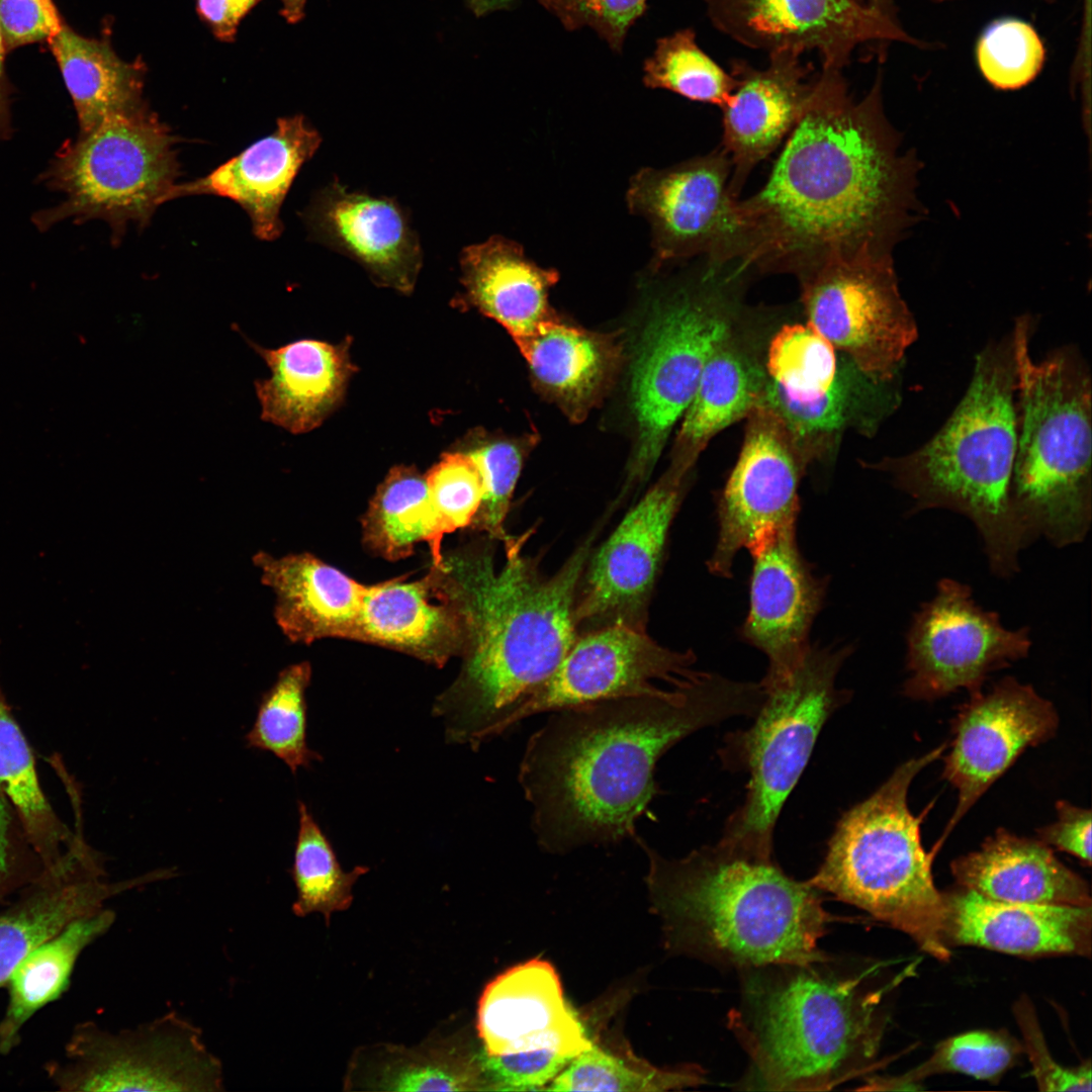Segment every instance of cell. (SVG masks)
Wrapping results in <instances>:
<instances>
[{
	"mask_svg": "<svg viewBox=\"0 0 1092 1092\" xmlns=\"http://www.w3.org/2000/svg\"><path fill=\"white\" fill-rule=\"evenodd\" d=\"M177 142L147 105L105 117L65 145L41 174L65 198L36 212L33 222L43 231L67 219H102L117 243L128 221L143 228L168 202L179 175Z\"/></svg>",
	"mask_w": 1092,
	"mask_h": 1092,
	"instance_id": "11",
	"label": "cell"
},
{
	"mask_svg": "<svg viewBox=\"0 0 1092 1092\" xmlns=\"http://www.w3.org/2000/svg\"><path fill=\"white\" fill-rule=\"evenodd\" d=\"M517 346L536 382L576 421L609 387L620 359L614 338L566 325L558 317Z\"/></svg>",
	"mask_w": 1092,
	"mask_h": 1092,
	"instance_id": "35",
	"label": "cell"
},
{
	"mask_svg": "<svg viewBox=\"0 0 1092 1092\" xmlns=\"http://www.w3.org/2000/svg\"><path fill=\"white\" fill-rule=\"evenodd\" d=\"M48 43L73 100L80 133L109 115L130 113L146 105L145 64L124 61L108 39L86 37L64 23Z\"/></svg>",
	"mask_w": 1092,
	"mask_h": 1092,
	"instance_id": "36",
	"label": "cell"
},
{
	"mask_svg": "<svg viewBox=\"0 0 1092 1092\" xmlns=\"http://www.w3.org/2000/svg\"><path fill=\"white\" fill-rule=\"evenodd\" d=\"M880 82L859 101L842 70L821 67L765 183L740 199L743 263L796 276L832 256L891 255L913 218L916 169L899 153Z\"/></svg>",
	"mask_w": 1092,
	"mask_h": 1092,
	"instance_id": "1",
	"label": "cell"
},
{
	"mask_svg": "<svg viewBox=\"0 0 1092 1092\" xmlns=\"http://www.w3.org/2000/svg\"><path fill=\"white\" fill-rule=\"evenodd\" d=\"M810 324L781 327L768 340L764 365L770 380L798 400H810L832 385L839 357Z\"/></svg>",
	"mask_w": 1092,
	"mask_h": 1092,
	"instance_id": "45",
	"label": "cell"
},
{
	"mask_svg": "<svg viewBox=\"0 0 1092 1092\" xmlns=\"http://www.w3.org/2000/svg\"><path fill=\"white\" fill-rule=\"evenodd\" d=\"M1031 318L1015 321L1017 447L1013 507L1032 539L1057 547L1082 542L1092 519L1091 377L1074 348L1034 361Z\"/></svg>",
	"mask_w": 1092,
	"mask_h": 1092,
	"instance_id": "7",
	"label": "cell"
},
{
	"mask_svg": "<svg viewBox=\"0 0 1092 1092\" xmlns=\"http://www.w3.org/2000/svg\"><path fill=\"white\" fill-rule=\"evenodd\" d=\"M943 895L948 947L972 945L1026 957L1091 954L1092 906L1001 902L963 888Z\"/></svg>",
	"mask_w": 1092,
	"mask_h": 1092,
	"instance_id": "26",
	"label": "cell"
},
{
	"mask_svg": "<svg viewBox=\"0 0 1092 1092\" xmlns=\"http://www.w3.org/2000/svg\"><path fill=\"white\" fill-rule=\"evenodd\" d=\"M748 551L753 561L749 609L740 633L766 656L768 667L760 684L767 686L789 675L809 651L826 581L800 552L796 523L766 535Z\"/></svg>",
	"mask_w": 1092,
	"mask_h": 1092,
	"instance_id": "21",
	"label": "cell"
},
{
	"mask_svg": "<svg viewBox=\"0 0 1092 1092\" xmlns=\"http://www.w3.org/2000/svg\"><path fill=\"white\" fill-rule=\"evenodd\" d=\"M850 646H811L786 677L762 686L764 701L752 726L727 737V765L749 774L743 804L728 818L722 840L771 855L772 833L788 796L805 769L830 715L848 701L836 676ZM761 685V684H760Z\"/></svg>",
	"mask_w": 1092,
	"mask_h": 1092,
	"instance_id": "10",
	"label": "cell"
},
{
	"mask_svg": "<svg viewBox=\"0 0 1092 1092\" xmlns=\"http://www.w3.org/2000/svg\"><path fill=\"white\" fill-rule=\"evenodd\" d=\"M688 474L670 466L587 559L575 601L578 634L615 623L646 628L648 604Z\"/></svg>",
	"mask_w": 1092,
	"mask_h": 1092,
	"instance_id": "17",
	"label": "cell"
},
{
	"mask_svg": "<svg viewBox=\"0 0 1092 1092\" xmlns=\"http://www.w3.org/2000/svg\"><path fill=\"white\" fill-rule=\"evenodd\" d=\"M895 381L873 379L841 354L835 379L820 396L795 399L768 377L762 405L780 416L810 464L831 456L848 429L873 435L899 405Z\"/></svg>",
	"mask_w": 1092,
	"mask_h": 1092,
	"instance_id": "32",
	"label": "cell"
},
{
	"mask_svg": "<svg viewBox=\"0 0 1092 1092\" xmlns=\"http://www.w3.org/2000/svg\"><path fill=\"white\" fill-rule=\"evenodd\" d=\"M253 562L275 594V620L291 641L356 640L366 585L309 553L274 557L259 551Z\"/></svg>",
	"mask_w": 1092,
	"mask_h": 1092,
	"instance_id": "29",
	"label": "cell"
},
{
	"mask_svg": "<svg viewBox=\"0 0 1092 1092\" xmlns=\"http://www.w3.org/2000/svg\"><path fill=\"white\" fill-rule=\"evenodd\" d=\"M46 1070L51 1082L67 1092L224 1089L221 1062L205 1045L201 1029L175 1011L117 1032L82 1022L63 1056Z\"/></svg>",
	"mask_w": 1092,
	"mask_h": 1092,
	"instance_id": "12",
	"label": "cell"
},
{
	"mask_svg": "<svg viewBox=\"0 0 1092 1092\" xmlns=\"http://www.w3.org/2000/svg\"><path fill=\"white\" fill-rule=\"evenodd\" d=\"M115 913L102 908L81 917L34 948L6 983L8 998L0 1019V1054H10L21 1031L42 1007L67 989L75 965L93 941L111 927Z\"/></svg>",
	"mask_w": 1092,
	"mask_h": 1092,
	"instance_id": "37",
	"label": "cell"
},
{
	"mask_svg": "<svg viewBox=\"0 0 1092 1092\" xmlns=\"http://www.w3.org/2000/svg\"><path fill=\"white\" fill-rule=\"evenodd\" d=\"M75 832L61 855L25 884L17 898L0 913V987L38 945L71 922L105 907L110 898L159 881L158 871L130 880H105L101 859Z\"/></svg>",
	"mask_w": 1092,
	"mask_h": 1092,
	"instance_id": "22",
	"label": "cell"
},
{
	"mask_svg": "<svg viewBox=\"0 0 1092 1092\" xmlns=\"http://www.w3.org/2000/svg\"><path fill=\"white\" fill-rule=\"evenodd\" d=\"M906 697L932 701L966 689L981 691L987 675L1028 655L1029 629L1003 627L995 612L976 605L969 585L951 578L914 615L906 637Z\"/></svg>",
	"mask_w": 1092,
	"mask_h": 1092,
	"instance_id": "15",
	"label": "cell"
},
{
	"mask_svg": "<svg viewBox=\"0 0 1092 1092\" xmlns=\"http://www.w3.org/2000/svg\"><path fill=\"white\" fill-rule=\"evenodd\" d=\"M637 841L670 950L742 971L827 961L818 942L832 917L821 892L789 877L771 855L720 839L667 858Z\"/></svg>",
	"mask_w": 1092,
	"mask_h": 1092,
	"instance_id": "4",
	"label": "cell"
},
{
	"mask_svg": "<svg viewBox=\"0 0 1092 1092\" xmlns=\"http://www.w3.org/2000/svg\"><path fill=\"white\" fill-rule=\"evenodd\" d=\"M858 1H860V2H862V3H864V4H867V3H866V2L863 1V0H858ZM868 3H869L870 5H872V6H874V7H877V8H879V9H882V10H884V8H883V7L881 6V2H880V0H868ZM869 4H868V5H869Z\"/></svg>",
	"mask_w": 1092,
	"mask_h": 1092,
	"instance_id": "60",
	"label": "cell"
},
{
	"mask_svg": "<svg viewBox=\"0 0 1092 1092\" xmlns=\"http://www.w3.org/2000/svg\"><path fill=\"white\" fill-rule=\"evenodd\" d=\"M705 1082V1071L699 1066L657 1068L629 1050L615 1052L592 1039L590 1046L573 1057L546 1090L659 1092Z\"/></svg>",
	"mask_w": 1092,
	"mask_h": 1092,
	"instance_id": "40",
	"label": "cell"
},
{
	"mask_svg": "<svg viewBox=\"0 0 1092 1092\" xmlns=\"http://www.w3.org/2000/svg\"><path fill=\"white\" fill-rule=\"evenodd\" d=\"M356 640L382 645L436 666L463 655L467 626L442 567L422 579L366 586Z\"/></svg>",
	"mask_w": 1092,
	"mask_h": 1092,
	"instance_id": "28",
	"label": "cell"
},
{
	"mask_svg": "<svg viewBox=\"0 0 1092 1092\" xmlns=\"http://www.w3.org/2000/svg\"><path fill=\"white\" fill-rule=\"evenodd\" d=\"M740 321L706 361L695 395L680 419L671 466L690 472L718 433L762 405L768 381L765 351L755 336L738 325Z\"/></svg>",
	"mask_w": 1092,
	"mask_h": 1092,
	"instance_id": "30",
	"label": "cell"
},
{
	"mask_svg": "<svg viewBox=\"0 0 1092 1092\" xmlns=\"http://www.w3.org/2000/svg\"><path fill=\"white\" fill-rule=\"evenodd\" d=\"M8 828L9 816L0 794V901L10 893L13 886L11 882Z\"/></svg>",
	"mask_w": 1092,
	"mask_h": 1092,
	"instance_id": "56",
	"label": "cell"
},
{
	"mask_svg": "<svg viewBox=\"0 0 1092 1092\" xmlns=\"http://www.w3.org/2000/svg\"><path fill=\"white\" fill-rule=\"evenodd\" d=\"M1057 820L1037 830L1039 840L1050 847L1091 864V811L1066 801L1056 804Z\"/></svg>",
	"mask_w": 1092,
	"mask_h": 1092,
	"instance_id": "54",
	"label": "cell"
},
{
	"mask_svg": "<svg viewBox=\"0 0 1092 1092\" xmlns=\"http://www.w3.org/2000/svg\"><path fill=\"white\" fill-rule=\"evenodd\" d=\"M388 1091H467L480 1089L478 1063L452 1060H416L391 1067L380 1081Z\"/></svg>",
	"mask_w": 1092,
	"mask_h": 1092,
	"instance_id": "52",
	"label": "cell"
},
{
	"mask_svg": "<svg viewBox=\"0 0 1092 1092\" xmlns=\"http://www.w3.org/2000/svg\"><path fill=\"white\" fill-rule=\"evenodd\" d=\"M691 651L662 647L647 633L615 623L581 633L556 668L514 713L508 731L531 716L606 700L658 695L697 677Z\"/></svg>",
	"mask_w": 1092,
	"mask_h": 1092,
	"instance_id": "18",
	"label": "cell"
},
{
	"mask_svg": "<svg viewBox=\"0 0 1092 1092\" xmlns=\"http://www.w3.org/2000/svg\"><path fill=\"white\" fill-rule=\"evenodd\" d=\"M590 542L551 576L521 548L506 553L500 570L486 548L444 557L467 626L460 674L433 707L448 741L477 749L507 732L514 713L554 673L579 635L575 601Z\"/></svg>",
	"mask_w": 1092,
	"mask_h": 1092,
	"instance_id": "3",
	"label": "cell"
},
{
	"mask_svg": "<svg viewBox=\"0 0 1092 1092\" xmlns=\"http://www.w3.org/2000/svg\"><path fill=\"white\" fill-rule=\"evenodd\" d=\"M572 1058L551 1050H536L477 1055L485 1089L497 1091H536L544 1089Z\"/></svg>",
	"mask_w": 1092,
	"mask_h": 1092,
	"instance_id": "50",
	"label": "cell"
},
{
	"mask_svg": "<svg viewBox=\"0 0 1092 1092\" xmlns=\"http://www.w3.org/2000/svg\"><path fill=\"white\" fill-rule=\"evenodd\" d=\"M1023 1051V1045L1004 1029L969 1031L939 1042L927 1061L905 1075L872 1078L859 1090L906 1089L941 1073H962L995 1082L1015 1065Z\"/></svg>",
	"mask_w": 1092,
	"mask_h": 1092,
	"instance_id": "44",
	"label": "cell"
},
{
	"mask_svg": "<svg viewBox=\"0 0 1092 1092\" xmlns=\"http://www.w3.org/2000/svg\"><path fill=\"white\" fill-rule=\"evenodd\" d=\"M263 0H195V10L214 37L223 42L236 39L245 16Z\"/></svg>",
	"mask_w": 1092,
	"mask_h": 1092,
	"instance_id": "55",
	"label": "cell"
},
{
	"mask_svg": "<svg viewBox=\"0 0 1092 1092\" xmlns=\"http://www.w3.org/2000/svg\"><path fill=\"white\" fill-rule=\"evenodd\" d=\"M1014 1014L1020 1026L1023 1049L1026 1051L1036 1084L1043 1091H1091L1090 1062L1076 1068H1066L1051 1056L1035 1011L1027 998L1022 997L1014 1006Z\"/></svg>",
	"mask_w": 1092,
	"mask_h": 1092,
	"instance_id": "51",
	"label": "cell"
},
{
	"mask_svg": "<svg viewBox=\"0 0 1092 1092\" xmlns=\"http://www.w3.org/2000/svg\"><path fill=\"white\" fill-rule=\"evenodd\" d=\"M311 240L361 265L380 286L414 290L423 251L408 215L394 199L349 191L338 179L300 213Z\"/></svg>",
	"mask_w": 1092,
	"mask_h": 1092,
	"instance_id": "23",
	"label": "cell"
},
{
	"mask_svg": "<svg viewBox=\"0 0 1092 1092\" xmlns=\"http://www.w3.org/2000/svg\"><path fill=\"white\" fill-rule=\"evenodd\" d=\"M568 31L593 29L612 52L622 54L631 27L649 0H537Z\"/></svg>",
	"mask_w": 1092,
	"mask_h": 1092,
	"instance_id": "49",
	"label": "cell"
},
{
	"mask_svg": "<svg viewBox=\"0 0 1092 1092\" xmlns=\"http://www.w3.org/2000/svg\"><path fill=\"white\" fill-rule=\"evenodd\" d=\"M322 136L303 115L281 117L276 129L204 177L176 184L168 201L208 194L229 198L248 213L254 235L277 239L283 230L280 208L302 165L318 149Z\"/></svg>",
	"mask_w": 1092,
	"mask_h": 1092,
	"instance_id": "27",
	"label": "cell"
},
{
	"mask_svg": "<svg viewBox=\"0 0 1092 1092\" xmlns=\"http://www.w3.org/2000/svg\"><path fill=\"white\" fill-rule=\"evenodd\" d=\"M761 69L735 60V84L722 110L720 148L731 162L730 190L736 197L753 169L780 146L796 125L812 88L811 66L793 52L770 54Z\"/></svg>",
	"mask_w": 1092,
	"mask_h": 1092,
	"instance_id": "25",
	"label": "cell"
},
{
	"mask_svg": "<svg viewBox=\"0 0 1092 1092\" xmlns=\"http://www.w3.org/2000/svg\"><path fill=\"white\" fill-rule=\"evenodd\" d=\"M64 25L53 0H0L6 51L49 40Z\"/></svg>",
	"mask_w": 1092,
	"mask_h": 1092,
	"instance_id": "53",
	"label": "cell"
},
{
	"mask_svg": "<svg viewBox=\"0 0 1092 1092\" xmlns=\"http://www.w3.org/2000/svg\"><path fill=\"white\" fill-rule=\"evenodd\" d=\"M751 274L737 260L697 258L654 300L631 365L638 434L629 484L648 478L695 395L707 359L742 318Z\"/></svg>",
	"mask_w": 1092,
	"mask_h": 1092,
	"instance_id": "9",
	"label": "cell"
},
{
	"mask_svg": "<svg viewBox=\"0 0 1092 1092\" xmlns=\"http://www.w3.org/2000/svg\"><path fill=\"white\" fill-rule=\"evenodd\" d=\"M6 52L0 27V139L9 138L11 131L9 97L4 73V58Z\"/></svg>",
	"mask_w": 1092,
	"mask_h": 1092,
	"instance_id": "57",
	"label": "cell"
},
{
	"mask_svg": "<svg viewBox=\"0 0 1092 1092\" xmlns=\"http://www.w3.org/2000/svg\"><path fill=\"white\" fill-rule=\"evenodd\" d=\"M0 791L17 812L41 867L57 861L72 833L40 788L30 747L0 690Z\"/></svg>",
	"mask_w": 1092,
	"mask_h": 1092,
	"instance_id": "39",
	"label": "cell"
},
{
	"mask_svg": "<svg viewBox=\"0 0 1092 1092\" xmlns=\"http://www.w3.org/2000/svg\"><path fill=\"white\" fill-rule=\"evenodd\" d=\"M310 676L307 662L280 671L272 687L262 695L254 724L245 736L249 747L271 752L293 775L322 759L306 741L305 691Z\"/></svg>",
	"mask_w": 1092,
	"mask_h": 1092,
	"instance_id": "41",
	"label": "cell"
},
{
	"mask_svg": "<svg viewBox=\"0 0 1092 1092\" xmlns=\"http://www.w3.org/2000/svg\"><path fill=\"white\" fill-rule=\"evenodd\" d=\"M521 0H467L469 9L477 17L488 15L492 12L510 10Z\"/></svg>",
	"mask_w": 1092,
	"mask_h": 1092,
	"instance_id": "58",
	"label": "cell"
},
{
	"mask_svg": "<svg viewBox=\"0 0 1092 1092\" xmlns=\"http://www.w3.org/2000/svg\"><path fill=\"white\" fill-rule=\"evenodd\" d=\"M464 452L477 464L484 486L482 504L471 526L502 541L506 552L521 547L525 537H511L504 524L522 469V449L517 442L493 439L475 441Z\"/></svg>",
	"mask_w": 1092,
	"mask_h": 1092,
	"instance_id": "46",
	"label": "cell"
},
{
	"mask_svg": "<svg viewBox=\"0 0 1092 1092\" xmlns=\"http://www.w3.org/2000/svg\"><path fill=\"white\" fill-rule=\"evenodd\" d=\"M369 868L357 866L344 872L317 822L307 807L298 802V831L294 847L292 879L297 897L292 911L297 916L318 912L330 923L331 915L349 908L352 887Z\"/></svg>",
	"mask_w": 1092,
	"mask_h": 1092,
	"instance_id": "42",
	"label": "cell"
},
{
	"mask_svg": "<svg viewBox=\"0 0 1092 1092\" xmlns=\"http://www.w3.org/2000/svg\"><path fill=\"white\" fill-rule=\"evenodd\" d=\"M460 269L461 300L502 325L516 344L557 318L548 294L558 271L538 266L517 242L496 235L470 245L461 252Z\"/></svg>",
	"mask_w": 1092,
	"mask_h": 1092,
	"instance_id": "34",
	"label": "cell"
},
{
	"mask_svg": "<svg viewBox=\"0 0 1092 1092\" xmlns=\"http://www.w3.org/2000/svg\"><path fill=\"white\" fill-rule=\"evenodd\" d=\"M764 698L759 682L701 671L658 695L551 712L529 738L518 772L537 843L565 853L636 836L658 793L659 758L702 728L754 717Z\"/></svg>",
	"mask_w": 1092,
	"mask_h": 1092,
	"instance_id": "2",
	"label": "cell"
},
{
	"mask_svg": "<svg viewBox=\"0 0 1092 1092\" xmlns=\"http://www.w3.org/2000/svg\"><path fill=\"white\" fill-rule=\"evenodd\" d=\"M1058 726L1054 705L1014 677L1002 678L986 694H971L952 721L942 778L957 789L958 803L934 855L991 785L1027 747L1051 739Z\"/></svg>",
	"mask_w": 1092,
	"mask_h": 1092,
	"instance_id": "19",
	"label": "cell"
},
{
	"mask_svg": "<svg viewBox=\"0 0 1092 1092\" xmlns=\"http://www.w3.org/2000/svg\"><path fill=\"white\" fill-rule=\"evenodd\" d=\"M362 526L365 544L385 559L405 558L417 543L426 541L431 548L433 566L443 564L426 478L413 467L390 469L377 488Z\"/></svg>",
	"mask_w": 1092,
	"mask_h": 1092,
	"instance_id": "38",
	"label": "cell"
},
{
	"mask_svg": "<svg viewBox=\"0 0 1092 1092\" xmlns=\"http://www.w3.org/2000/svg\"><path fill=\"white\" fill-rule=\"evenodd\" d=\"M943 743L899 765L868 799L845 812L824 860L808 881L908 934L929 956L947 961L944 895L934 886L932 859L920 838L923 816L908 807V790L940 757Z\"/></svg>",
	"mask_w": 1092,
	"mask_h": 1092,
	"instance_id": "8",
	"label": "cell"
},
{
	"mask_svg": "<svg viewBox=\"0 0 1092 1092\" xmlns=\"http://www.w3.org/2000/svg\"><path fill=\"white\" fill-rule=\"evenodd\" d=\"M280 14L290 24L299 22L304 17L306 0H279Z\"/></svg>",
	"mask_w": 1092,
	"mask_h": 1092,
	"instance_id": "59",
	"label": "cell"
},
{
	"mask_svg": "<svg viewBox=\"0 0 1092 1092\" xmlns=\"http://www.w3.org/2000/svg\"><path fill=\"white\" fill-rule=\"evenodd\" d=\"M731 162L718 147L671 167L640 169L626 193L629 210L651 228L652 269L685 260L741 261L746 240Z\"/></svg>",
	"mask_w": 1092,
	"mask_h": 1092,
	"instance_id": "14",
	"label": "cell"
},
{
	"mask_svg": "<svg viewBox=\"0 0 1092 1092\" xmlns=\"http://www.w3.org/2000/svg\"><path fill=\"white\" fill-rule=\"evenodd\" d=\"M960 888L1011 903L1092 906L1087 883L1039 839L998 829L950 864Z\"/></svg>",
	"mask_w": 1092,
	"mask_h": 1092,
	"instance_id": "33",
	"label": "cell"
},
{
	"mask_svg": "<svg viewBox=\"0 0 1092 1092\" xmlns=\"http://www.w3.org/2000/svg\"><path fill=\"white\" fill-rule=\"evenodd\" d=\"M712 24L768 55L817 52L822 67L843 70L857 46L905 40L885 10L858 0H703Z\"/></svg>",
	"mask_w": 1092,
	"mask_h": 1092,
	"instance_id": "20",
	"label": "cell"
},
{
	"mask_svg": "<svg viewBox=\"0 0 1092 1092\" xmlns=\"http://www.w3.org/2000/svg\"><path fill=\"white\" fill-rule=\"evenodd\" d=\"M977 59L984 77L996 88H1020L1035 78L1044 60L1043 44L1026 22L1004 18L981 35Z\"/></svg>",
	"mask_w": 1092,
	"mask_h": 1092,
	"instance_id": "47",
	"label": "cell"
},
{
	"mask_svg": "<svg viewBox=\"0 0 1092 1092\" xmlns=\"http://www.w3.org/2000/svg\"><path fill=\"white\" fill-rule=\"evenodd\" d=\"M642 82L692 101L724 107L734 89V78L707 55L691 27L659 37L642 67Z\"/></svg>",
	"mask_w": 1092,
	"mask_h": 1092,
	"instance_id": "43",
	"label": "cell"
},
{
	"mask_svg": "<svg viewBox=\"0 0 1092 1092\" xmlns=\"http://www.w3.org/2000/svg\"><path fill=\"white\" fill-rule=\"evenodd\" d=\"M425 478L439 540L471 526L484 496L482 476L472 457L464 451L446 453Z\"/></svg>",
	"mask_w": 1092,
	"mask_h": 1092,
	"instance_id": "48",
	"label": "cell"
},
{
	"mask_svg": "<svg viewBox=\"0 0 1092 1092\" xmlns=\"http://www.w3.org/2000/svg\"><path fill=\"white\" fill-rule=\"evenodd\" d=\"M1017 447L1016 365L1011 334L977 355L969 387L940 430L911 453L871 467L914 502L911 513L946 509L969 518L994 574L1018 571L1033 539L1011 500Z\"/></svg>",
	"mask_w": 1092,
	"mask_h": 1092,
	"instance_id": "5",
	"label": "cell"
},
{
	"mask_svg": "<svg viewBox=\"0 0 1092 1092\" xmlns=\"http://www.w3.org/2000/svg\"><path fill=\"white\" fill-rule=\"evenodd\" d=\"M271 371L254 382L261 419L292 434L317 428L335 410L356 371L348 343L302 339L276 349L247 339Z\"/></svg>",
	"mask_w": 1092,
	"mask_h": 1092,
	"instance_id": "31",
	"label": "cell"
},
{
	"mask_svg": "<svg viewBox=\"0 0 1092 1092\" xmlns=\"http://www.w3.org/2000/svg\"><path fill=\"white\" fill-rule=\"evenodd\" d=\"M477 1030L490 1055L551 1050L573 1058L592 1044L558 974L540 959L516 965L486 985Z\"/></svg>",
	"mask_w": 1092,
	"mask_h": 1092,
	"instance_id": "24",
	"label": "cell"
},
{
	"mask_svg": "<svg viewBox=\"0 0 1092 1092\" xmlns=\"http://www.w3.org/2000/svg\"><path fill=\"white\" fill-rule=\"evenodd\" d=\"M745 420L739 456L718 499V537L707 563L712 574L726 578L740 550L797 522L809 465L775 411L757 406Z\"/></svg>",
	"mask_w": 1092,
	"mask_h": 1092,
	"instance_id": "16",
	"label": "cell"
},
{
	"mask_svg": "<svg viewBox=\"0 0 1092 1092\" xmlns=\"http://www.w3.org/2000/svg\"><path fill=\"white\" fill-rule=\"evenodd\" d=\"M819 964L744 970L742 1007L730 1012L729 1027L749 1056V1079L758 1088L831 1090L878 1054L881 995Z\"/></svg>",
	"mask_w": 1092,
	"mask_h": 1092,
	"instance_id": "6",
	"label": "cell"
},
{
	"mask_svg": "<svg viewBox=\"0 0 1092 1092\" xmlns=\"http://www.w3.org/2000/svg\"><path fill=\"white\" fill-rule=\"evenodd\" d=\"M797 279L807 323L873 379L897 380L918 329L891 255L832 256Z\"/></svg>",
	"mask_w": 1092,
	"mask_h": 1092,
	"instance_id": "13",
	"label": "cell"
}]
</instances>
